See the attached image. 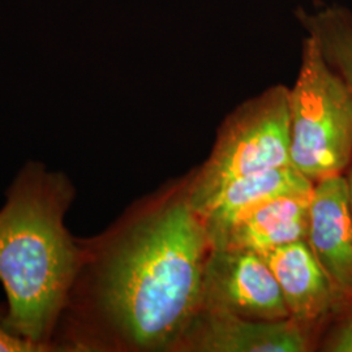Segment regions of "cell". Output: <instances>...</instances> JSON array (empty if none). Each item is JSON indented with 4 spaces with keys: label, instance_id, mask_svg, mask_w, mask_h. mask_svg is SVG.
<instances>
[{
    "label": "cell",
    "instance_id": "14",
    "mask_svg": "<svg viewBox=\"0 0 352 352\" xmlns=\"http://www.w3.org/2000/svg\"><path fill=\"white\" fill-rule=\"evenodd\" d=\"M344 179H346V184H347V195H349V206H350V214H351L352 221V161L350 166L347 167V170L344 171Z\"/></svg>",
    "mask_w": 352,
    "mask_h": 352
},
{
    "label": "cell",
    "instance_id": "4",
    "mask_svg": "<svg viewBox=\"0 0 352 352\" xmlns=\"http://www.w3.org/2000/svg\"><path fill=\"white\" fill-rule=\"evenodd\" d=\"M289 94L287 87L273 85L227 115L209 158L187 180L196 213L240 177L291 164Z\"/></svg>",
    "mask_w": 352,
    "mask_h": 352
},
{
    "label": "cell",
    "instance_id": "11",
    "mask_svg": "<svg viewBox=\"0 0 352 352\" xmlns=\"http://www.w3.org/2000/svg\"><path fill=\"white\" fill-rule=\"evenodd\" d=\"M305 34L315 38L329 64L352 93V10L340 4L316 3L295 11Z\"/></svg>",
    "mask_w": 352,
    "mask_h": 352
},
{
    "label": "cell",
    "instance_id": "6",
    "mask_svg": "<svg viewBox=\"0 0 352 352\" xmlns=\"http://www.w3.org/2000/svg\"><path fill=\"white\" fill-rule=\"evenodd\" d=\"M315 340L292 318L251 320L200 307L176 352H308Z\"/></svg>",
    "mask_w": 352,
    "mask_h": 352
},
{
    "label": "cell",
    "instance_id": "1",
    "mask_svg": "<svg viewBox=\"0 0 352 352\" xmlns=\"http://www.w3.org/2000/svg\"><path fill=\"white\" fill-rule=\"evenodd\" d=\"M81 244L54 352H176L201 307L212 251L187 179L135 202Z\"/></svg>",
    "mask_w": 352,
    "mask_h": 352
},
{
    "label": "cell",
    "instance_id": "7",
    "mask_svg": "<svg viewBox=\"0 0 352 352\" xmlns=\"http://www.w3.org/2000/svg\"><path fill=\"white\" fill-rule=\"evenodd\" d=\"M277 279L289 318L315 340L338 308L342 296L307 239L299 240L263 254Z\"/></svg>",
    "mask_w": 352,
    "mask_h": 352
},
{
    "label": "cell",
    "instance_id": "8",
    "mask_svg": "<svg viewBox=\"0 0 352 352\" xmlns=\"http://www.w3.org/2000/svg\"><path fill=\"white\" fill-rule=\"evenodd\" d=\"M307 241L340 296L352 294V221L344 175L315 183Z\"/></svg>",
    "mask_w": 352,
    "mask_h": 352
},
{
    "label": "cell",
    "instance_id": "2",
    "mask_svg": "<svg viewBox=\"0 0 352 352\" xmlns=\"http://www.w3.org/2000/svg\"><path fill=\"white\" fill-rule=\"evenodd\" d=\"M75 199V186L64 173L28 161L0 209L4 324L45 352H54L52 338L82 265L81 238L65 226Z\"/></svg>",
    "mask_w": 352,
    "mask_h": 352
},
{
    "label": "cell",
    "instance_id": "3",
    "mask_svg": "<svg viewBox=\"0 0 352 352\" xmlns=\"http://www.w3.org/2000/svg\"><path fill=\"white\" fill-rule=\"evenodd\" d=\"M289 110L291 164L314 183L343 175L352 161V93L308 34Z\"/></svg>",
    "mask_w": 352,
    "mask_h": 352
},
{
    "label": "cell",
    "instance_id": "13",
    "mask_svg": "<svg viewBox=\"0 0 352 352\" xmlns=\"http://www.w3.org/2000/svg\"><path fill=\"white\" fill-rule=\"evenodd\" d=\"M7 304H0V352H45L36 343L20 338L8 330L4 324Z\"/></svg>",
    "mask_w": 352,
    "mask_h": 352
},
{
    "label": "cell",
    "instance_id": "12",
    "mask_svg": "<svg viewBox=\"0 0 352 352\" xmlns=\"http://www.w3.org/2000/svg\"><path fill=\"white\" fill-rule=\"evenodd\" d=\"M316 350L352 352V294L342 298L334 315L321 331Z\"/></svg>",
    "mask_w": 352,
    "mask_h": 352
},
{
    "label": "cell",
    "instance_id": "10",
    "mask_svg": "<svg viewBox=\"0 0 352 352\" xmlns=\"http://www.w3.org/2000/svg\"><path fill=\"white\" fill-rule=\"evenodd\" d=\"M312 196L314 190L265 202L231 227L217 248H240L264 254L307 239Z\"/></svg>",
    "mask_w": 352,
    "mask_h": 352
},
{
    "label": "cell",
    "instance_id": "9",
    "mask_svg": "<svg viewBox=\"0 0 352 352\" xmlns=\"http://www.w3.org/2000/svg\"><path fill=\"white\" fill-rule=\"evenodd\" d=\"M315 183L292 164L256 173L230 183L204 210V226L212 248L225 239L228 230L265 202L286 195L308 193Z\"/></svg>",
    "mask_w": 352,
    "mask_h": 352
},
{
    "label": "cell",
    "instance_id": "5",
    "mask_svg": "<svg viewBox=\"0 0 352 352\" xmlns=\"http://www.w3.org/2000/svg\"><path fill=\"white\" fill-rule=\"evenodd\" d=\"M201 307L260 321L289 318L264 256L240 248H212L204 272Z\"/></svg>",
    "mask_w": 352,
    "mask_h": 352
}]
</instances>
